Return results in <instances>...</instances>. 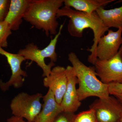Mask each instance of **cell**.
<instances>
[{"mask_svg": "<svg viewBox=\"0 0 122 122\" xmlns=\"http://www.w3.org/2000/svg\"><path fill=\"white\" fill-rule=\"evenodd\" d=\"M63 16L70 19L67 29L68 32L73 37H82L83 30L86 29H90L93 31V42L90 49L87 50L91 52L87 61L94 65L97 59L96 50L99 41L109 29L105 26L96 12L90 15L65 6L59 9L57 14V18Z\"/></svg>", "mask_w": 122, "mask_h": 122, "instance_id": "obj_1", "label": "cell"}, {"mask_svg": "<svg viewBox=\"0 0 122 122\" xmlns=\"http://www.w3.org/2000/svg\"><path fill=\"white\" fill-rule=\"evenodd\" d=\"M63 4V0H30L23 19L44 30L47 36L56 35L59 25L57 14Z\"/></svg>", "mask_w": 122, "mask_h": 122, "instance_id": "obj_2", "label": "cell"}, {"mask_svg": "<svg viewBox=\"0 0 122 122\" xmlns=\"http://www.w3.org/2000/svg\"><path fill=\"white\" fill-rule=\"evenodd\" d=\"M68 59L77 79L79 86L77 92L81 102L89 97H96L99 99L109 97L108 85L98 79L94 66L86 65L73 52L68 54Z\"/></svg>", "mask_w": 122, "mask_h": 122, "instance_id": "obj_3", "label": "cell"}, {"mask_svg": "<svg viewBox=\"0 0 122 122\" xmlns=\"http://www.w3.org/2000/svg\"><path fill=\"white\" fill-rule=\"evenodd\" d=\"M63 24L61 25L59 31L51 39L49 44L42 49H39L36 45L33 42L25 46L24 49L18 51L17 53L25 58L36 62L42 70L43 77H47L51 73L52 68L55 66L54 63L57 59V55L55 51L58 38L61 34Z\"/></svg>", "mask_w": 122, "mask_h": 122, "instance_id": "obj_4", "label": "cell"}, {"mask_svg": "<svg viewBox=\"0 0 122 122\" xmlns=\"http://www.w3.org/2000/svg\"><path fill=\"white\" fill-rule=\"evenodd\" d=\"M41 93L30 95L25 92L18 94L12 99L10 109L13 116L25 118L28 122H34L42 109Z\"/></svg>", "mask_w": 122, "mask_h": 122, "instance_id": "obj_5", "label": "cell"}, {"mask_svg": "<svg viewBox=\"0 0 122 122\" xmlns=\"http://www.w3.org/2000/svg\"><path fill=\"white\" fill-rule=\"evenodd\" d=\"M94 65L97 76L103 83H122V45L113 57L107 60L97 59Z\"/></svg>", "mask_w": 122, "mask_h": 122, "instance_id": "obj_6", "label": "cell"}, {"mask_svg": "<svg viewBox=\"0 0 122 122\" xmlns=\"http://www.w3.org/2000/svg\"><path fill=\"white\" fill-rule=\"evenodd\" d=\"M95 112L98 122H118L122 114V104L115 97L99 99L90 106Z\"/></svg>", "mask_w": 122, "mask_h": 122, "instance_id": "obj_7", "label": "cell"}, {"mask_svg": "<svg viewBox=\"0 0 122 122\" xmlns=\"http://www.w3.org/2000/svg\"><path fill=\"white\" fill-rule=\"evenodd\" d=\"M0 54L4 56L7 58L12 72L8 81L4 82L0 80V89L5 92L12 86L15 89L20 88L24 84L25 78L28 76L26 71L21 68L22 62L26 60L24 57L17 53L9 52L1 48H0Z\"/></svg>", "mask_w": 122, "mask_h": 122, "instance_id": "obj_8", "label": "cell"}, {"mask_svg": "<svg viewBox=\"0 0 122 122\" xmlns=\"http://www.w3.org/2000/svg\"><path fill=\"white\" fill-rule=\"evenodd\" d=\"M99 41L96 50L97 59L107 60L113 57L117 54L122 45V26L116 31L108 30Z\"/></svg>", "mask_w": 122, "mask_h": 122, "instance_id": "obj_9", "label": "cell"}, {"mask_svg": "<svg viewBox=\"0 0 122 122\" xmlns=\"http://www.w3.org/2000/svg\"><path fill=\"white\" fill-rule=\"evenodd\" d=\"M66 72L67 78V86L61 105L63 111L74 113L81 105L76 88L77 79L71 66H68L66 67Z\"/></svg>", "mask_w": 122, "mask_h": 122, "instance_id": "obj_10", "label": "cell"}, {"mask_svg": "<svg viewBox=\"0 0 122 122\" xmlns=\"http://www.w3.org/2000/svg\"><path fill=\"white\" fill-rule=\"evenodd\" d=\"M43 84L52 92L57 102L61 105L67 86L66 68L61 66H55L49 75L44 78Z\"/></svg>", "mask_w": 122, "mask_h": 122, "instance_id": "obj_11", "label": "cell"}, {"mask_svg": "<svg viewBox=\"0 0 122 122\" xmlns=\"http://www.w3.org/2000/svg\"><path fill=\"white\" fill-rule=\"evenodd\" d=\"M43 104L41 111L34 122H54L57 116L63 111L61 105L55 99L53 93L49 89L42 97Z\"/></svg>", "mask_w": 122, "mask_h": 122, "instance_id": "obj_12", "label": "cell"}, {"mask_svg": "<svg viewBox=\"0 0 122 122\" xmlns=\"http://www.w3.org/2000/svg\"><path fill=\"white\" fill-rule=\"evenodd\" d=\"M30 0H11L8 12L5 21L11 30L19 29Z\"/></svg>", "mask_w": 122, "mask_h": 122, "instance_id": "obj_13", "label": "cell"}, {"mask_svg": "<svg viewBox=\"0 0 122 122\" xmlns=\"http://www.w3.org/2000/svg\"><path fill=\"white\" fill-rule=\"evenodd\" d=\"M115 1L114 0H63L65 6L73 8L77 11L91 14L101 7Z\"/></svg>", "mask_w": 122, "mask_h": 122, "instance_id": "obj_14", "label": "cell"}, {"mask_svg": "<svg viewBox=\"0 0 122 122\" xmlns=\"http://www.w3.org/2000/svg\"><path fill=\"white\" fill-rule=\"evenodd\" d=\"M122 1V0L120 1ZM96 12L107 28L118 29L122 26V6L111 9L99 8Z\"/></svg>", "mask_w": 122, "mask_h": 122, "instance_id": "obj_15", "label": "cell"}, {"mask_svg": "<svg viewBox=\"0 0 122 122\" xmlns=\"http://www.w3.org/2000/svg\"><path fill=\"white\" fill-rule=\"evenodd\" d=\"M11 30L6 21L0 22V48H6L8 46V38L12 34Z\"/></svg>", "mask_w": 122, "mask_h": 122, "instance_id": "obj_16", "label": "cell"}, {"mask_svg": "<svg viewBox=\"0 0 122 122\" xmlns=\"http://www.w3.org/2000/svg\"><path fill=\"white\" fill-rule=\"evenodd\" d=\"M74 122H98L95 112L93 109L81 112L75 115Z\"/></svg>", "mask_w": 122, "mask_h": 122, "instance_id": "obj_17", "label": "cell"}, {"mask_svg": "<svg viewBox=\"0 0 122 122\" xmlns=\"http://www.w3.org/2000/svg\"><path fill=\"white\" fill-rule=\"evenodd\" d=\"M11 0H0V22L4 21L7 17Z\"/></svg>", "mask_w": 122, "mask_h": 122, "instance_id": "obj_18", "label": "cell"}, {"mask_svg": "<svg viewBox=\"0 0 122 122\" xmlns=\"http://www.w3.org/2000/svg\"><path fill=\"white\" fill-rule=\"evenodd\" d=\"M74 113L63 111L59 114L54 122H74Z\"/></svg>", "mask_w": 122, "mask_h": 122, "instance_id": "obj_19", "label": "cell"}, {"mask_svg": "<svg viewBox=\"0 0 122 122\" xmlns=\"http://www.w3.org/2000/svg\"><path fill=\"white\" fill-rule=\"evenodd\" d=\"M108 85L110 95L114 96L122 93V83H111Z\"/></svg>", "mask_w": 122, "mask_h": 122, "instance_id": "obj_20", "label": "cell"}, {"mask_svg": "<svg viewBox=\"0 0 122 122\" xmlns=\"http://www.w3.org/2000/svg\"><path fill=\"white\" fill-rule=\"evenodd\" d=\"M7 122H25L24 120V118L18 116H13L8 118L7 120Z\"/></svg>", "mask_w": 122, "mask_h": 122, "instance_id": "obj_21", "label": "cell"}, {"mask_svg": "<svg viewBox=\"0 0 122 122\" xmlns=\"http://www.w3.org/2000/svg\"><path fill=\"white\" fill-rule=\"evenodd\" d=\"M114 96L122 104V93H121L116 94L114 95Z\"/></svg>", "mask_w": 122, "mask_h": 122, "instance_id": "obj_22", "label": "cell"}, {"mask_svg": "<svg viewBox=\"0 0 122 122\" xmlns=\"http://www.w3.org/2000/svg\"><path fill=\"white\" fill-rule=\"evenodd\" d=\"M118 122H122V115H121V117H120Z\"/></svg>", "mask_w": 122, "mask_h": 122, "instance_id": "obj_23", "label": "cell"}]
</instances>
